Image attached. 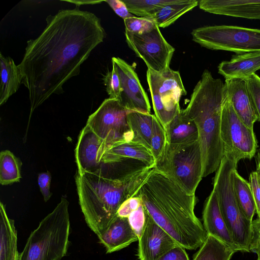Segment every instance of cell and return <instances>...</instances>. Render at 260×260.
I'll return each mask as SVG.
<instances>
[{"label": "cell", "instance_id": "2", "mask_svg": "<svg viewBox=\"0 0 260 260\" xmlns=\"http://www.w3.org/2000/svg\"><path fill=\"white\" fill-rule=\"evenodd\" d=\"M135 196L153 220L179 244L195 250L207 233L194 213L195 194H189L166 175L152 169Z\"/></svg>", "mask_w": 260, "mask_h": 260}, {"label": "cell", "instance_id": "29", "mask_svg": "<svg viewBox=\"0 0 260 260\" xmlns=\"http://www.w3.org/2000/svg\"><path fill=\"white\" fill-rule=\"evenodd\" d=\"M21 161L8 150L0 153V183L3 185L19 182L21 178Z\"/></svg>", "mask_w": 260, "mask_h": 260}, {"label": "cell", "instance_id": "20", "mask_svg": "<svg viewBox=\"0 0 260 260\" xmlns=\"http://www.w3.org/2000/svg\"><path fill=\"white\" fill-rule=\"evenodd\" d=\"M119 158L141 160L153 168L155 159L150 149L134 141L115 143L104 148L99 158L101 162L109 163Z\"/></svg>", "mask_w": 260, "mask_h": 260}, {"label": "cell", "instance_id": "4", "mask_svg": "<svg viewBox=\"0 0 260 260\" xmlns=\"http://www.w3.org/2000/svg\"><path fill=\"white\" fill-rule=\"evenodd\" d=\"M224 83L205 70L194 87L186 113L194 121L203 157V177L216 172L224 156L220 137Z\"/></svg>", "mask_w": 260, "mask_h": 260}, {"label": "cell", "instance_id": "42", "mask_svg": "<svg viewBox=\"0 0 260 260\" xmlns=\"http://www.w3.org/2000/svg\"><path fill=\"white\" fill-rule=\"evenodd\" d=\"M255 162L256 166L255 171L257 172L260 183V148L257 150V153L255 156Z\"/></svg>", "mask_w": 260, "mask_h": 260}, {"label": "cell", "instance_id": "14", "mask_svg": "<svg viewBox=\"0 0 260 260\" xmlns=\"http://www.w3.org/2000/svg\"><path fill=\"white\" fill-rule=\"evenodd\" d=\"M138 241L139 260H158L168 250L179 245L147 211L145 226Z\"/></svg>", "mask_w": 260, "mask_h": 260}, {"label": "cell", "instance_id": "36", "mask_svg": "<svg viewBox=\"0 0 260 260\" xmlns=\"http://www.w3.org/2000/svg\"><path fill=\"white\" fill-rule=\"evenodd\" d=\"M142 203L141 198L135 196L123 202L120 206L117 213V216L127 218L134 211L137 210Z\"/></svg>", "mask_w": 260, "mask_h": 260}, {"label": "cell", "instance_id": "10", "mask_svg": "<svg viewBox=\"0 0 260 260\" xmlns=\"http://www.w3.org/2000/svg\"><path fill=\"white\" fill-rule=\"evenodd\" d=\"M146 78L155 116L164 128L180 110L179 101L187 92L178 71L161 73L148 69Z\"/></svg>", "mask_w": 260, "mask_h": 260}, {"label": "cell", "instance_id": "22", "mask_svg": "<svg viewBox=\"0 0 260 260\" xmlns=\"http://www.w3.org/2000/svg\"><path fill=\"white\" fill-rule=\"evenodd\" d=\"M166 142L172 144L188 143L199 140V133L194 121L180 109L164 128Z\"/></svg>", "mask_w": 260, "mask_h": 260}, {"label": "cell", "instance_id": "31", "mask_svg": "<svg viewBox=\"0 0 260 260\" xmlns=\"http://www.w3.org/2000/svg\"><path fill=\"white\" fill-rule=\"evenodd\" d=\"M166 144V138L165 129L154 115L150 142V151L155 160L162 153Z\"/></svg>", "mask_w": 260, "mask_h": 260}, {"label": "cell", "instance_id": "12", "mask_svg": "<svg viewBox=\"0 0 260 260\" xmlns=\"http://www.w3.org/2000/svg\"><path fill=\"white\" fill-rule=\"evenodd\" d=\"M126 42L128 47L142 58L148 69L161 73L170 69L175 48L162 35L159 27L143 35H135L125 30Z\"/></svg>", "mask_w": 260, "mask_h": 260}, {"label": "cell", "instance_id": "6", "mask_svg": "<svg viewBox=\"0 0 260 260\" xmlns=\"http://www.w3.org/2000/svg\"><path fill=\"white\" fill-rule=\"evenodd\" d=\"M153 168L189 194H195L203 177V157L199 140L188 143L166 142Z\"/></svg>", "mask_w": 260, "mask_h": 260}, {"label": "cell", "instance_id": "39", "mask_svg": "<svg viewBox=\"0 0 260 260\" xmlns=\"http://www.w3.org/2000/svg\"><path fill=\"white\" fill-rule=\"evenodd\" d=\"M51 175L49 171L41 173L38 175V182L45 202H47L52 193L50 192Z\"/></svg>", "mask_w": 260, "mask_h": 260}, {"label": "cell", "instance_id": "25", "mask_svg": "<svg viewBox=\"0 0 260 260\" xmlns=\"http://www.w3.org/2000/svg\"><path fill=\"white\" fill-rule=\"evenodd\" d=\"M199 5L197 0H174L160 7L153 15L145 17L158 27H168L185 13Z\"/></svg>", "mask_w": 260, "mask_h": 260}, {"label": "cell", "instance_id": "32", "mask_svg": "<svg viewBox=\"0 0 260 260\" xmlns=\"http://www.w3.org/2000/svg\"><path fill=\"white\" fill-rule=\"evenodd\" d=\"M125 30L135 35H143L152 30L155 24L144 18L133 16L124 20Z\"/></svg>", "mask_w": 260, "mask_h": 260}, {"label": "cell", "instance_id": "8", "mask_svg": "<svg viewBox=\"0 0 260 260\" xmlns=\"http://www.w3.org/2000/svg\"><path fill=\"white\" fill-rule=\"evenodd\" d=\"M191 34L194 42L209 49L238 54L260 51V29L211 25L194 29Z\"/></svg>", "mask_w": 260, "mask_h": 260}, {"label": "cell", "instance_id": "35", "mask_svg": "<svg viewBox=\"0 0 260 260\" xmlns=\"http://www.w3.org/2000/svg\"><path fill=\"white\" fill-rule=\"evenodd\" d=\"M127 218L131 227L139 238L143 232L146 221V211L143 203Z\"/></svg>", "mask_w": 260, "mask_h": 260}, {"label": "cell", "instance_id": "16", "mask_svg": "<svg viewBox=\"0 0 260 260\" xmlns=\"http://www.w3.org/2000/svg\"><path fill=\"white\" fill-rule=\"evenodd\" d=\"M202 217L207 235L214 237L237 252L240 251L232 238L221 211L217 194L213 189L205 201Z\"/></svg>", "mask_w": 260, "mask_h": 260}, {"label": "cell", "instance_id": "1", "mask_svg": "<svg viewBox=\"0 0 260 260\" xmlns=\"http://www.w3.org/2000/svg\"><path fill=\"white\" fill-rule=\"evenodd\" d=\"M46 21L41 34L27 41L18 65L28 91L29 122L36 109L53 94L64 92V84L79 74L81 64L106 36L99 17L78 8L59 10Z\"/></svg>", "mask_w": 260, "mask_h": 260}, {"label": "cell", "instance_id": "21", "mask_svg": "<svg viewBox=\"0 0 260 260\" xmlns=\"http://www.w3.org/2000/svg\"><path fill=\"white\" fill-rule=\"evenodd\" d=\"M260 70V51L234 55L229 60L220 62L218 73L225 79H245Z\"/></svg>", "mask_w": 260, "mask_h": 260}, {"label": "cell", "instance_id": "23", "mask_svg": "<svg viewBox=\"0 0 260 260\" xmlns=\"http://www.w3.org/2000/svg\"><path fill=\"white\" fill-rule=\"evenodd\" d=\"M0 260H17V232L14 220L7 214L5 206L0 203Z\"/></svg>", "mask_w": 260, "mask_h": 260}, {"label": "cell", "instance_id": "41", "mask_svg": "<svg viewBox=\"0 0 260 260\" xmlns=\"http://www.w3.org/2000/svg\"><path fill=\"white\" fill-rule=\"evenodd\" d=\"M104 2H106L114 12L123 20L134 16L129 12L123 1L107 0Z\"/></svg>", "mask_w": 260, "mask_h": 260}, {"label": "cell", "instance_id": "15", "mask_svg": "<svg viewBox=\"0 0 260 260\" xmlns=\"http://www.w3.org/2000/svg\"><path fill=\"white\" fill-rule=\"evenodd\" d=\"M104 141L86 125L79 135L75 150V159L79 172L93 173L99 170L102 162L99 153Z\"/></svg>", "mask_w": 260, "mask_h": 260}, {"label": "cell", "instance_id": "27", "mask_svg": "<svg viewBox=\"0 0 260 260\" xmlns=\"http://www.w3.org/2000/svg\"><path fill=\"white\" fill-rule=\"evenodd\" d=\"M236 252L222 241L208 235L192 260H230Z\"/></svg>", "mask_w": 260, "mask_h": 260}, {"label": "cell", "instance_id": "13", "mask_svg": "<svg viewBox=\"0 0 260 260\" xmlns=\"http://www.w3.org/2000/svg\"><path fill=\"white\" fill-rule=\"evenodd\" d=\"M120 82L118 100L128 111L150 113L151 106L147 93L143 88L133 67L119 57L112 58Z\"/></svg>", "mask_w": 260, "mask_h": 260}, {"label": "cell", "instance_id": "24", "mask_svg": "<svg viewBox=\"0 0 260 260\" xmlns=\"http://www.w3.org/2000/svg\"><path fill=\"white\" fill-rule=\"evenodd\" d=\"M1 84L0 105L4 104L8 99L19 89L22 84L20 71L13 59L0 53Z\"/></svg>", "mask_w": 260, "mask_h": 260}, {"label": "cell", "instance_id": "34", "mask_svg": "<svg viewBox=\"0 0 260 260\" xmlns=\"http://www.w3.org/2000/svg\"><path fill=\"white\" fill-rule=\"evenodd\" d=\"M109 98L118 99L120 92V82L117 69L112 63V69L103 78Z\"/></svg>", "mask_w": 260, "mask_h": 260}, {"label": "cell", "instance_id": "3", "mask_svg": "<svg viewBox=\"0 0 260 260\" xmlns=\"http://www.w3.org/2000/svg\"><path fill=\"white\" fill-rule=\"evenodd\" d=\"M151 170L124 179L77 171L75 181L81 209L88 226L98 237L108 229L121 204L137 194Z\"/></svg>", "mask_w": 260, "mask_h": 260}, {"label": "cell", "instance_id": "18", "mask_svg": "<svg viewBox=\"0 0 260 260\" xmlns=\"http://www.w3.org/2000/svg\"><path fill=\"white\" fill-rule=\"evenodd\" d=\"M224 85L235 112L247 126L253 129L257 117L245 79H226Z\"/></svg>", "mask_w": 260, "mask_h": 260}, {"label": "cell", "instance_id": "17", "mask_svg": "<svg viewBox=\"0 0 260 260\" xmlns=\"http://www.w3.org/2000/svg\"><path fill=\"white\" fill-rule=\"evenodd\" d=\"M199 6L210 13L260 20V0H201Z\"/></svg>", "mask_w": 260, "mask_h": 260}, {"label": "cell", "instance_id": "11", "mask_svg": "<svg viewBox=\"0 0 260 260\" xmlns=\"http://www.w3.org/2000/svg\"><path fill=\"white\" fill-rule=\"evenodd\" d=\"M128 112L117 99L108 98L89 116L86 125L104 141L102 151L115 143L133 140L127 120Z\"/></svg>", "mask_w": 260, "mask_h": 260}, {"label": "cell", "instance_id": "37", "mask_svg": "<svg viewBox=\"0 0 260 260\" xmlns=\"http://www.w3.org/2000/svg\"><path fill=\"white\" fill-rule=\"evenodd\" d=\"M252 235L249 247L250 251L256 254L260 260V215L252 221Z\"/></svg>", "mask_w": 260, "mask_h": 260}, {"label": "cell", "instance_id": "19", "mask_svg": "<svg viewBox=\"0 0 260 260\" xmlns=\"http://www.w3.org/2000/svg\"><path fill=\"white\" fill-rule=\"evenodd\" d=\"M98 238L99 242L105 248L106 253L119 251L139 240L138 236L129 223L128 218L118 216Z\"/></svg>", "mask_w": 260, "mask_h": 260}, {"label": "cell", "instance_id": "40", "mask_svg": "<svg viewBox=\"0 0 260 260\" xmlns=\"http://www.w3.org/2000/svg\"><path fill=\"white\" fill-rule=\"evenodd\" d=\"M158 260H189L185 249L179 245L171 248Z\"/></svg>", "mask_w": 260, "mask_h": 260}, {"label": "cell", "instance_id": "33", "mask_svg": "<svg viewBox=\"0 0 260 260\" xmlns=\"http://www.w3.org/2000/svg\"><path fill=\"white\" fill-rule=\"evenodd\" d=\"M257 117L260 121V77L253 73L244 79Z\"/></svg>", "mask_w": 260, "mask_h": 260}, {"label": "cell", "instance_id": "7", "mask_svg": "<svg viewBox=\"0 0 260 260\" xmlns=\"http://www.w3.org/2000/svg\"><path fill=\"white\" fill-rule=\"evenodd\" d=\"M237 164L223 156L215 172L213 189L217 194L221 211L234 242L240 251L249 252L252 222L242 212L234 187L233 172Z\"/></svg>", "mask_w": 260, "mask_h": 260}, {"label": "cell", "instance_id": "5", "mask_svg": "<svg viewBox=\"0 0 260 260\" xmlns=\"http://www.w3.org/2000/svg\"><path fill=\"white\" fill-rule=\"evenodd\" d=\"M69 203L64 197L27 239L17 260H61L70 246Z\"/></svg>", "mask_w": 260, "mask_h": 260}, {"label": "cell", "instance_id": "26", "mask_svg": "<svg viewBox=\"0 0 260 260\" xmlns=\"http://www.w3.org/2000/svg\"><path fill=\"white\" fill-rule=\"evenodd\" d=\"M153 114L129 111L127 120L133 133L132 141L143 145L150 150Z\"/></svg>", "mask_w": 260, "mask_h": 260}, {"label": "cell", "instance_id": "38", "mask_svg": "<svg viewBox=\"0 0 260 260\" xmlns=\"http://www.w3.org/2000/svg\"><path fill=\"white\" fill-rule=\"evenodd\" d=\"M249 183L256 207V213L260 215V183L256 171L250 173Z\"/></svg>", "mask_w": 260, "mask_h": 260}, {"label": "cell", "instance_id": "9", "mask_svg": "<svg viewBox=\"0 0 260 260\" xmlns=\"http://www.w3.org/2000/svg\"><path fill=\"white\" fill-rule=\"evenodd\" d=\"M220 137L224 155L237 164L241 159H251L255 156L258 146L253 129L247 126L237 115L225 87L221 115Z\"/></svg>", "mask_w": 260, "mask_h": 260}, {"label": "cell", "instance_id": "28", "mask_svg": "<svg viewBox=\"0 0 260 260\" xmlns=\"http://www.w3.org/2000/svg\"><path fill=\"white\" fill-rule=\"evenodd\" d=\"M234 187L238 205L245 217L250 221L256 212V207L249 182L237 172H233Z\"/></svg>", "mask_w": 260, "mask_h": 260}, {"label": "cell", "instance_id": "30", "mask_svg": "<svg viewBox=\"0 0 260 260\" xmlns=\"http://www.w3.org/2000/svg\"><path fill=\"white\" fill-rule=\"evenodd\" d=\"M129 12L139 17L153 15L162 6L174 0H122Z\"/></svg>", "mask_w": 260, "mask_h": 260}]
</instances>
